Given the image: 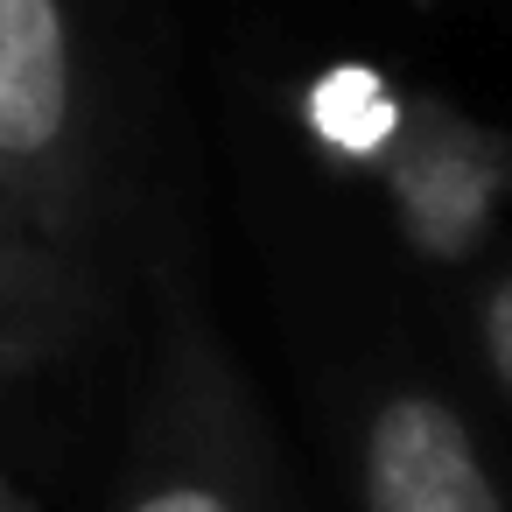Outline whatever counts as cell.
Instances as JSON below:
<instances>
[{"label":"cell","mask_w":512,"mask_h":512,"mask_svg":"<svg viewBox=\"0 0 512 512\" xmlns=\"http://www.w3.org/2000/svg\"><path fill=\"white\" fill-rule=\"evenodd\" d=\"M0 211L29 253L92 281L99 78L85 0H0Z\"/></svg>","instance_id":"6da1fadb"},{"label":"cell","mask_w":512,"mask_h":512,"mask_svg":"<svg viewBox=\"0 0 512 512\" xmlns=\"http://www.w3.org/2000/svg\"><path fill=\"white\" fill-rule=\"evenodd\" d=\"M113 512H281L274 456L211 330L176 309Z\"/></svg>","instance_id":"7a4b0ae2"},{"label":"cell","mask_w":512,"mask_h":512,"mask_svg":"<svg viewBox=\"0 0 512 512\" xmlns=\"http://www.w3.org/2000/svg\"><path fill=\"white\" fill-rule=\"evenodd\" d=\"M365 512H512L477 428L435 386H386L358 421Z\"/></svg>","instance_id":"3957f363"},{"label":"cell","mask_w":512,"mask_h":512,"mask_svg":"<svg viewBox=\"0 0 512 512\" xmlns=\"http://www.w3.org/2000/svg\"><path fill=\"white\" fill-rule=\"evenodd\" d=\"M379 176H386L400 232L435 260H463L491 232L512 190V141L491 127H470L442 99H414Z\"/></svg>","instance_id":"277c9868"},{"label":"cell","mask_w":512,"mask_h":512,"mask_svg":"<svg viewBox=\"0 0 512 512\" xmlns=\"http://www.w3.org/2000/svg\"><path fill=\"white\" fill-rule=\"evenodd\" d=\"M302 120L316 134V148L337 155L344 169H379L407 127V99L372 64H330L323 78H309Z\"/></svg>","instance_id":"5b68a950"},{"label":"cell","mask_w":512,"mask_h":512,"mask_svg":"<svg viewBox=\"0 0 512 512\" xmlns=\"http://www.w3.org/2000/svg\"><path fill=\"white\" fill-rule=\"evenodd\" d=\"M477 351H484L491 379H498V386H505V400H512V274H505V281H491V288H484V302H477Z\"/></svg>","instance_id":"8992f818"},{"label":"cell","mask_w":512,"mask_h":512,"mask_svg":"<svg viewBox=\"0 0 512 512\" xmlns=\"http://www.w3.org/2000/svg\"><path fill=\"white\" fill-rule=\"evenodd\" d=\"M15 505H22V498H15V491H8V484H0V512H15Z\"/></svg>","instance_id":"52a82bcc"},{"label":"cell","mask_w":512,"mask_h":512,"mask_svg":"<svg viewBox=\"0 0 512 512\" xmlns=\"http://www.w3.org/2000/svg\"><path fill=\"white\" fill-rule=\"evenodd\" d=\"M15 512H29V505H15Z\"/></svg>","instance_id":"ba28073f"}]
</instances>
